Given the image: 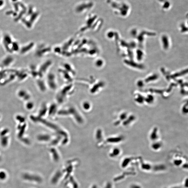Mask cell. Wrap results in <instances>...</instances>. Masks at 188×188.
<instances>
[{
    "mask_svg": "<svg viewBox=\"0 0 188 188\" xmlns=\"http://www.w3.org/2000/svg\"><path fill=\"white\" fill-rule=\"evenodd\" d=\"M23 178L24 179L29 180V181H35L39 182L40 178L37 176L30 175L29 174H25L23 175Z\"/></svg>",
    "mask_w": 188,
    "mask_h": 188,
    "instance_id": "cell-1",
    "label": "cell"
},
{
    "mask_svg": "<svg viewBox=\"0 0 188 188\" xmlns=\"http://www.w3.org/2000/svg\"><path fill=\"white\" fill-rule=\"evenodd\" d=\"M6 178V174L5 172L1 171L0 172V179H4Z\"/></svg>",
    "mask_w": 188,
    "mask_h": 188,
    "instance_id": "cell-2",
    "label": "cell"
},
{
    "mask_svg": "<svg viewBox=\"0 0 188 188\" xmlns=\"http://www.w3.org/2000/svg\"><path fill=\"white\" fill-rule=\"evenodd\" d=\"M118 149H115L113 151V154H114V156H117L119 152Z\"/></svg>",
    "mask_w": 188,
    "mask_h": 188,
    "instance_id": "cell-3",
    "label": "cell"
}]
</instances>
